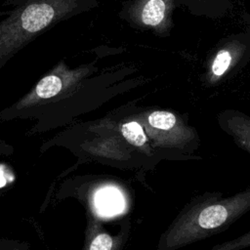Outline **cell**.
I'll list each match as a JSON object with an SVG mask.
<instances>
[{"label":"cell","mask_w":250,"mask_h":250,"mask_svg":"<svg viewBox=\"0 0 250 250\" xmlns=\"http://www.w3.org/2000/svg\"><path fill=\"white\" fill-rule=\"evenodd\" d=\"M200 196L184 207L160 236L157 250H178L224 231L250 211V188L229 197Z\"/></svg>","instance_id":"obj_1"},{"label":"cell","mask_w":250,"mask_h":250,"mask_svg":"<svg viewBox=\"0 0 250 250\" xmlns=\"http://www.w3.org/2000/svg\"><path fill=\"white\" fill-rule=\"evenodd\" d=\"M83 0H21L0 21V69L43 32L76 15Z\"/></svg>","instance_id":"obj_2"},{"label":"cell","mask_w":250,"mask_h":250,"mask_svg":"<svg viewBox=\"0 0 250 250\" xmlns=\"http://www.w3.org/2000/svg\"><path fill=\"white\" fill-rule=\"evenodd\" d=\"M141 124L153 147L185 149L197 139L193 128L167 110L151 111L144 116Z\"/></svg>","instance_id":"obj_3"},{"label":"cell","mask_w":250,"mask_h":250,"mask_svg":"<svg viewBox=\"0 0 250 250\" xmlns=\"http://www.w3.org/2000/svg\"><path fill=\"white\" fill-rule=\"evenodd\" d=\"M219 123L222 130L229 135L239 147L250 154V118L235 114L223 117Z\"/></svg>","instance_id":"obj_4"},{"label":"cell","mask_w":250,"mask_h":250,"mask_svg":"<svg viewBox=\"0 0 250 250\" xmlns=\"http://www.w3.org/2000/svg\"><path fill=\"white\" fill-rule=\"evenodd\" d=\"M119 130L123 139H125L129 145L137 147L148 156L152 154L153 151L150 143L143 125L140 122L136 120L124 122L120 125Z\"/></svg>","instance_id":"obj_5"},{"label":"cell","mask_w":250,"mask_h":250,"mask_svg":"<svg viewBox=\"0 0 250 250\" xmlns=\"http://www.w3.org/2000/svg\"><path fill=\"white\" fill-rule=\"evenodd\" d=\"M126 240V232L112 236L106 231H98L90 240L87 250H120Z\"/></svg>","instance_id":"obj_6"},{"label":"cell","mask_w":250,"mask_h":250,"mask_svg":"<svg viewBox=\"0 0 250 250\" xmlns=\"http://www.w3.org/2000/svg\"><path fill=\"white\" fill-rule=\"evenodd\" d=\"M165 4L162 0H149L142 14V19L144 23L148 25H156L164 18Z\"/></svg>","instance_id":"obj_7"},{"label":"cell","mask_w":250,"mask_h":250,"mask_svg":"<svg viewBox=\"0 0 250 250\" xmlns=\"http://www.w3.org/2000/svg\"><path fill=\"white\" fill-rule=\"evenodd\" d=\"M250 247V230L241 236L217 244L210 250H241Z\"/></svg>","instance_id":"obj_8"},{"label":"cell","mask_w":250,"mask_h":250,"mask_svg":"<svg viewBox=\"0 0 250 250\" xmlns=\"http://www.w3.org/2000/svg\"><path fill=\"white\" fill-rule=\"evenodd\" d=\"M230 61H231V57L229 52L227 51L219 52L212 65L213 73L217 76L222 75L228 69L230 63Z\"/></svg>","instance_id":"obj_9"},{"label":"cell","mask_w":250,"mask_h":250,"mask_svg":"<svg viewBox=\"0 0 250 250\" xmlns=\"http://www.w3.org/2000/svg\"><path fill=\"white\" fill-rule=\"evenodd\" d=\"M6 175H7V173L4 171V168L2 166H0V188L4 187L8 182V178Z\"/></svg>","instance_id":"obj_10"}]
</instances>
